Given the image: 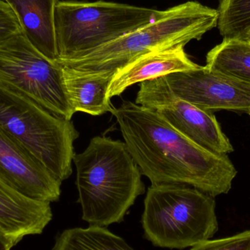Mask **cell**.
I'll return each instance as SVG.
<instances>
[{"label":"cell","mask_w":250,"mask_h":250,"mask_svg":"<svg viewBox=\"0 0 250 250\" xmlns=\"http://www.w3.org/2000/svg\"><path fill=\"white\" fill-rule=\"evenodd\" d=\"M111 114L128 151L151 185H189L214 198L231 189L237 170L229 156L198 146L155 111L135 103L124 101Z\"/></svg>","instance_id":"1"},{"label":"cell","mask_w":250,"mask_h":250,"mask_svg":"<svg viewBox=\"0 0 250 250\" xmlns=\"http://www.w3.org/2000/svg\"><path fill=\"white\" fill-rule=\"evenodd\" d=\"M73 162L82 220L100 227L123 223L136 198L145 192L142 173L125 142L95 137Z\"/></svg>","instance_id":"2"},{"label":"cell","mask_w":250,"mask_h":250,"mask_svg":"<svg viewBox=\"0 0 250 250\" xmlns=\"http://www.w3.org/2000/svg\"><path fill=\"white\" fill-rule=\"evenodd\" d=\"M216 9L188 1L161 10L155 21L129 32L88 54L59 64L80 71L115 73L137 57L162 48L200 41L217 26Z\"/></svg>","instance_id":"3"},{"label":"cell","mask_w":250,"mask_h":250,"mask_svg":"<svg viewBox=\"0 0 250 250\" xmlns=\"http://www.w3.org/2000/svg\"><path fill=\"white\" fill-rule=\"evenodd\" d=\"M144 238L154 247L184 250L208 240L218 230L216 202L186 185H151L141 218Z\"/></svg>","instance_id":"4"},{"label":"cell","mask_w":250,"mask_h":250,"mask_svg":"<svg viewBox=\"0 0 250 250\" xmlns=\"http://www.w3.org/2000/svg\"><path fill=\"white\" fill-rule=\"evenodd\" d=\"M0 129L26 148L62 182L72 173L79 138L71 120L50 112L0 83Z\"/></svg>","instance_id":"5"},{"label":"cell","mask_w":250,"mask_h":250,"mask_svg":"<svg viewBox=\"0 0 250 250\" xmlns=\"http://www.w3.org/2000/svg\"><path fill=\"white\" fill-rule=\"evenodd\" d=\"M160 11L103 0L59 1L54 19L57 61L82 57L151 23Z\"/></svg>","instance_id":"6"},{"label":"cell","mask_w":250,"mask_h":250,"mask_svg":"<svg viewBox=\"0 0 250 250\" xmlns=\"http://www.w3.org/2000/svg\"><path fill=\"white\" fill-rule=\"evenodd\" d=\"M0 83L52 114L71 120L62 67L41 54L22 32L0 42Z\"/></svg>","instance_id":"7"},{"label":"cell","mask_w":250,"mask_h":250,"mask_svg":"<svg viewBox=\"0 0 250 250\" xmlns=\"http://www.w3.org/2000/svg\"><path fill=\"white\" fill-rule=\"evenodd\" d=\"M135 104L155 111L172 127L209 152L227 155L233 151L212 112L176 96L163 76L140 83Z\"/></svg>","instance_id":"8"},{"label":"cell","mask_w":250,"mask_h":250,"mask_svg":"<svg viewBox=\"0 0 250 250\" xmlns=\"http://www.w3.org/2000/svg\"><path fill=\"white\" fill-rule=\"evenodd\" d=\"M172 92L204 111H250V84L206 66L163 76Z\"/></svg>","instance_id":"9"},{"label":"cell","mask_w":250,"mask_h":250,"mask_svg":"<svg viewBox=\"0 0 250 250\" xmlns=\"http://www.w3.org/2000/svg\"><path fill=\"white\" fill-rule=\"evenodd\" d=\"M0 182L35 201L56 202L61 195V181L1 129Z\"/></svg>","instance_id":"10"},{"label":"cell","mask_w":250,"mask_h":250,"mask_svg":"<svg viewBox=\"0 0 250 250\" xmlns=\"http://www.w3.org/2000/svg\"><path fill=\"white\" fill-rule=\"evenodd\" d=\"M52 218L51 203L26 198L0 182V233L14 246L42 233Z\"/></svg>","instance_id":"11"},{"label":"cell","mask_w":250,"mask_h":250,"mask_svg":"<svg viewBox=\"0 0 250 250\" xmlns=\"http://www.w3.org/2000/svg\"><path fill=\"white\" fill-rule=\"evenodd\" d=\"M185 46L181 45L146 53L118 69L110 83L108 98L119 96L135 83L199 67L189 58Z\"/></svg>","instance_id":"12"},{"label":"cell","mask_w":250,"mask_h":250,"mask_svg":"<svg viewBox=\"0 0 250 250\" xmlns=\"http://www.w3.org/2000/svg\"><path fill=\"white\" fill-rule=\"evenodd\" d=\"M16 15L22 33L48 60H58L55 10L59 0H4Z\"/></svg>","instance_id":"13"},{"label":"cell","mask_w":250,"mask_h":250,"mask_svg":"<svg viewBox=\"0 0 250 250\" xmlns=\"http://www.w3.org/2000/svg\"><path fill=\"white\" fill-rule=\"evenodd\" d=\"M62 67L63 82L69 103L75 112L100 116L112 112L108 88L114 72L80 71Z\"/></svg>","instance_id":"14"},{"label":"cell","mask_w":250,"mask_h":250,"mask_svg":"<svg viewBox=\"0 0 250 250\" xmlns=\"http://www.w3.org/2000/svg\"><path fill=\"white\" fill-rule=\"evenodd\" d=\"M205 66L211 71L250 84V42L224 38L208 51Z\"/></svg>","instance_id":"15"},{"label":"cell","mask_w":250,"mask_h":250,"mask_svg":"<svg viewBox=\"0 0 250 250\" xmlns=\"http://www.w3.org/2000/svg\"><path fill=\"white\" fill-rule=\"evenodd\" d=\"M52 250H135L105 227L66 229L57 235Z\"/></svg>","instance_id":"16"},{"label":"cell","mask_w":250,"mask_h":250,"mask_svg":"<svg viewBox=\"0 0 250 250\" xmlns=\"http://www.w3.org/2000/svg\"><path fill=\"white\" fill-rule=\"evenodd\" d=\"M218 26L225 39L246 41L250 34V0H220Z\"/></svg>","instance_id":"17"},{"label":"cell","mask_w":250,"mask_h":250,"mask_svg":"<svg viewBox=\"0 0 250 250\" xmlns=\"http://www.w3.org/2000/svg\"><path fill=\"white\" fill-rule=\"evenodd\" d=\"M189 250H250V230L230 237L204 241Z\"/></svg>","instance_id":"18"},{"label":"cell","mask_w":250,"mask_h":250,"mask_svg":"<svg viewBox=\"0 0 250 250\" xmlns=\"http://www.w3.org/2000/svg\"><path fill=\"white\" fill-rule=\"evenodd\" d=\"M22 32L19 21L10 6L0 0V42Z\"/></svg>","instance_id":"19"},{"label":"cell","mask_w":250,"mask_h":250,"mask_svg":"<svg viewBox=\"0 0 250 250\" xmlns=\"http://www.w3.org/2000/svg\"><path fill=\"white\" fill-rule=\"evenodd\" d=\"M13 247V243L0 233V250H11Z\"/></svg>","instance_id":"20"},{"label":"cell","mask_w":250,"mask_h":250,"mask_svg":"<svg viewBox=\"0 0 250 250\" xmlns=\"http://www.w3.org/2000/svg\"><path fill=\"white\" fill-rule=\"evenodd\" d=\"M246 41H248V42H249L250 43V34L249 35V36H248V38H247Z\"/></svg>","instance_id":"21"},{"label":"cell","mask_w":250,"mask_h":250,"mask_svg":"<svg viewBox=\"0 0 250 250\" xmlns=\"http://www.w3.org/2000/svg\"><path fill=\"white\" fill-rule=\"evenodd\" d=\"M248 114H250V111L249 113H248Z\"/></svg>","instance_id":"22"}]
</instances>
